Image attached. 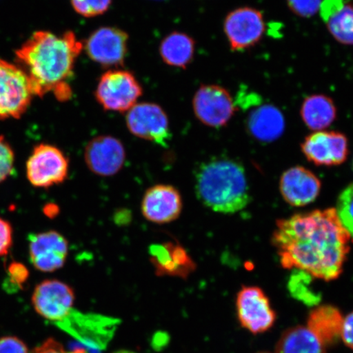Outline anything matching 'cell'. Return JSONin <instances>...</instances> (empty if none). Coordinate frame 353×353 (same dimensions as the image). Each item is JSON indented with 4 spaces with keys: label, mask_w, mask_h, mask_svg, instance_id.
I'll use <instances>...</instances> for the list:
<instances>
[{
    "label": "cell",
    "mask_w": 353,
    "mask_h": 353,
    "mask_svg": "<svg viewBox=\"0 0 353 353\" xmlns=\"http://www.w3.org/2000/svg\"><path fill=\"white\" fill-rule=\"evenodd\" d=\"M350 240L335 208L278 220L272 238L282 268L297 269L325 281L341 276Z\"/></svg>",
    "instance_id": "obj_1"
},
{
    "label": "cell",
    "mask_w": 353,
    "mask_h": 353,
    "mask_svg": "<svg viewBox=\"0 0 353 353\" xmlns=\"http://www.w3.org/2000/svg\"><path fill=\"white\" fill-rule=\"evenodd\" d=\"M83 44L72 32H34L16 52L17 65L28 77L34 96L54 94L59 101L72 98V77Z\"/></svg>",
    "instance_id": "obj_2"
},
{
    "label": "cell",
    "mask_w": 353,
    "mask_h": 353,
    "mask_svg": "<svg viewBox=\"0 0 353 353\" xmlns=\"http://www.w3.org/2000/svg\"><path fill=\"white\" fill-rule=\"evenodd\" d=\"M195 189L202 204L216 213H237L251 200L244 166L229 158H213L199 165Z\"/></svg>",
    "instance_id": "obj_3"
},
{
    "label": "cell",
    "mask_w": 353,
    "mask_h": 353,
    "mask_svg": "<svg viewBox=\"0 0 353 353\" xmlns=\"http://www.w3.org/2000/svg\"><path fill=\"white\" fill-rule=\"evenodd\" d=\"M34 92L19 65L0 59V120L19 119L30 107Z\"/></svg>",
    "instance_id": "obj_4"
},
{
    "label": "cell",
    "mask_w": 353,
    "mask_h": 353,
    "mask_svg": "<svg viewBox=\"0 0 353 353\" xmlns=\"http://www.w3.org/2000/svg\"><path fill=\"white\" fill-rule=\"evenodd\" d=\"M143 94L136 77L127 70H112L101 77L95 97L105 110L126 112L134 108Z\"/></svg>",
    "instance_id": "obj_5"
},
{
    "label": "cell",
    "mask_w": 353,
    "mask_h": 353,
    "mask_svg": "<svg viewBox=\"0 0 353 353\" xmlns=\"http://www.w3.org/2000/svg\"><path fill=\"white\" fill-rule=\"evenodd\" d=\"M68 174V158L52 145H35L26 162V176L35 188H48L63 183Z\"/></svg>",
    "instance_id": "obj_6"
},
{
    "label": "cell",
    "mask_w": 353,
    "mask_h": 353,
    "mask_svg": "<svg viewBox=\"0 0 353 353\" xmlns=\"http://www.w3.org/2000/svg\"><path fill=\"white\" fill-rule=\"evenodd\" d=\"M32 302L35 312L43 319L59 324L72 316L76 294L65 282L47 279L35 286Z\"/></svg>",
    "instance_id": "obj_7"
},
{
    "label": "cell",
    "mask_w": 353,
    "mask_h": 353,
    "mask_svg": "<svg viewBox=\"0 0 353 353\" xmlns=\"http://www.w3.org/2000/svg\"><path fill=\"white\" fill-rule=\"evenodd\" d=\"M236 307L241 325L251 334L267 332L275 324L276 312L267 294L258 286H243L236 295Z\"/></svg>",
    "instance_id": "obj_8"
},
{
    "label": "cell",
    "mask_w": 353,
    "mask_h": 353,
    "mask_svg": "<svg viewBox=\"0 0 353 353\" xmlns=\"http://www.w3.org/2000/svg\"><path fill=\"white\" fill-rule=\"evenodd\" d=\"M128 129L132 135L167 147L171 138L169 118L160 105L136 104L127 113Z\"/></svg>",
    "instance_id": "obj_9"
},
{
    "label": "cell",
    "mask_w": 353,
    "mask_h": 353,
    "mask_svg": "<svg viewBox=\"0 0 353 353\" xmlns=\"http://www.w3.org/2000/svg\"><path fill=\"white\" fill-rule=\"evenodd\" d=\"M265 28L263 13L250 7L229 12L223 23L224 33L232 51H244L254 47L261 41Z\"/></svg>",
    "instance_id": "obj_10"
},
{
    "label": "cell",
    "mask_w": 353,
    "mask_h": 353,
    "mask_svg": "<svg viewBox=\"0 0 353 353\" xmlns=\"http://www.w3.org/2000/svg\"><path fill=\"white\" fill-rule=\"evenodd\" d=\"M192 104L198 120L212 128L227 125L236 112L230 92L219 85H202L194 96Z\"/></svg>",
    "instance_id": "obj_11"
},
{
    "label": "cell",
    "mask_w": 353,
    "mask_h": 353,
    "mask_svg": "<svg viewBox=\"0 0 353 353\" xmlns=\"http://www.w3.org/2000/svg\"><path fill=\"white\" fill-rule=\"evenodd\" d=\"M129 37L123 30L101 28L92 32L85 43V51L90 59L103 68H118L125 63Z\"/></svg>",
    "instance_id": "obj_12"
},
{
    "label": "cell",
    "mask_w": 353,
    "mask_h": 353,
    "mask_svg": "<svg viewBox=\"0 0 353 353\" xmlns=\"http://www.w3.org/2000/svg\"><path fill=\"white\" fill-rule=\"evenodd\" d=\"M85 161L92 173L103 178L114 176L125 164V145L112 136L96 137L85 147Z\"/></svg>",
    "instance_id": "obj_13"
},
{
    "label": "cell",
    "mask_w": 353,
    "mask_h": 353,
    "mask_svg": "<svg viewBox=\"0 0 353 353\" xmlns=\"http://www.w3.org/2000/svg\"><path fill=\"white\" fill-rule=\"evenodd\" d=\"M308 161L319 166L343 164L348 157L347 137L337 131H317L309 134L301 144Z\"/></svg>",
    "instance_id": "obj_14"
},
{
    "label": "cell",
    "mask_w": 353,
    "mask_h": 353,
    "mask_svg": "<svg viewBox=\"0 0 353 353\" xmlns=\"http://www.w3.org/2000/svg\"><path fill=\"white\" fill-rule=\"evenodd\" d=\"M30 261L37 270L52 272L63 268L69 254V243L57 231L30 234L28 237Z\"/></svg>",
    "instance_id": "obj_15"
},
{
    "label": "cell",
    "mask_w": 353,
    "mask_h": 353,
    "mask_svg": "<svg viewBox=\"0 0 353 353\" xmlns=\"http://www.w3.org/2000/svg\"><path fill=\"white\" fill-rule=\"evenodd\" d=\"M183 210V199L171 185L157 184L147 190L141 203V211L149 222L166 224L178 219Z\"/></svg>",
    "instance_id": "obj_16"
},
{
    "label": "cell",
    "mask_w": 353,
    "mask_h": 353,
    "mask_svg": "<svg viewBox=\"0 0 353 353\" xmlns=\"http://www.w3.org/2000/svg\"><path fill=\"white\" fill-rule=\"evenodd\" d=\"M321 190V180L312 171L302 166L287 170L280 180L282 197L294 207L306 206L314 202L319 196Z\"/></svg>",
    "instance_id": "obj_17"
},
{
    "label": "cell",
    "mask_w": 353,
    "mask_h": 353,
    "mask_svg": "<svg viewBox=\"0 0 353 353\" xmlns=\"http://www.w3.org/2000/svg\"><path fill=\"white\" fill-rule=\"evenodd\" d=\"M247 128L250 134L259 142L272 143L284 134L285 117L275 105H262L250 113Z\"/></svg>",
    "instance_id": "obj_18"
},
{
    "label": "cell",
    "mask_w": 353,
    "mask_h": 353,
    "mask_svg": "<svg viewBox=\"0 0 353 353\" xmlns=\"http://www.w3.org/2000/svg\"><path fill=\"white\" fill-rule=\"evenodd\" d=\"M344 317L333 305H321L309 313L307 328L326 347L333 346L341 339Z\"/></svg>",
    "instance_id": "obj_19"
},
{
    "label": "cell",
    "mask_w": 353,
    "mask_h": 353,
    "mask_svg": "<svg viewBox=\"0 0 353 353\" xmlns=\"http://www.w3.org/2000/svg\"><path fill=\"white\" fill-rule=\"evenodd\" d=\"M302 120L309 130L322 131L331 125L337 117V108L334 101L324 94H313L303 101Z\"/></svg>",
    "instance_id": "obj_20"
},
{
    "label": "cell",
    "mask_w": 353,
    "mask_h": 353,
    "mask_svg": "<svg viewBox=\"0 0 353 353\" xmlns=\"http://www.w3.org/2000/svg\"><path fill=\"white\" fill-rule=\"evenodd\" d=\"M195 41L188 34L173 32L163 39L160 54L167 65L185 69L195 54Z\"/></svg>",
    "instance_id": "obj_21"
},
{
    "label": "cell",
    "mask_w": 353,
    "mask_h": 353,
    "mask_svg": "<svg viewBox=\"0 0 353 353\" xmlns=\"http://www.w3.org/2000/svg\"><path fill=\"white\" fill-rule=\"evenodd\" d=\"M275 353H326L325 347L305 326L287 329L278 341Z\"/></svg>",
    "instance_id": "obj_22"
},
{
    "label": "cell",
    "mask_w": 353,
    "mask_h": 353,
    "mask_svg": "<svg viewBox=\"0 0 353 353\" xmlns=\"http://www.w3.org/2000/svg\"><path fill=\"white\" fill-rule=\"evenodd\" d=\"M332 37L344 46H353V6L346 4L326 21Z\"/></svg>",
    "instance_id": "obj_23"
},
{
    "label": "cell",
    "mask_w": 353,
    "mask_h": 353,
    "mask_svg": "<svg viewBox=\"0 0 353 353\" xmlns=\"http://www.w3.org/2000/svg\"><path fill=\"white\" fill-rule=\"evenodd\" d=\"M335 210L343 227L353 239V183L341 193Z\"/></svg>",
    "instance_id": "obj_24"
},
{
    "label": "cell",
    "mask_w": 353,
    "mask_h": 353,
    "mask_svg": "<svg viewBox=\"0 0 353 353\" xmlns=\"http://www.w3.org/2000/svg\"><path fill=\"white\" fill-rule=\"evenodd\" d=\"M299 274L295 275L291 278L290 281V290L294 296L301 301L306 303L308 305H313L316 304L317 300L319 296H317L314 293H312L309 287L310 284V275L307 273L300 271Z\"/></svg>",
    "instance_id": "obj_25"
},
{
    "label": "cell",
    "mask_w": 353,
    "mask_h": 353,
    "mask_svg": "<svg viewBox=\"0 0 353 353\" xmlns=\"http://www.w3.org/2000/svg\"><path fill=\"white\" fill-rule=\"evenodd\" d=\"M70 2L78 14L85 17H94L107 12L112 0H70Z\"/></svg>",
    "instance_id": "obj_26"
},
{
    "label": "cell",
    "mask_w": 353,
    "mask_h": 353,
    "mask_svg": "<svg viewBox=\"0 0 353 353\" xmlns=\"http://www.w3.org/2000/svg\"><path fill=\"white\" fill-rule=\"evenodd\" d=\"M6 288L7 291L12 292L23 288V285L28 281L29 277L28 269L23 264L19 262H12L8 267Z\"/></svg>",
    "instance_id": "obj_27"
},
{
    "label": "cell",
    "mask_w": 353,
    "mask_h": 353,
    "mask_svg": "<svg viewBox=\"0 0 353 353\" xmlns=\"http://www.w3.org/2000/svg\"><path fill=\"white\" fill-rule=\"evenodd\" d=\"M14 162V152L3 137L0 136V183L12 174Z\"/></svg>",
    "instance_id": "obj_28"
},
{
    "label": "cell",
    "mask_w": 353,
    "mask_h": 353,
    "mask_svg": "<svg viewBox=\"0 0 353 353\" xmlns=\"http://www.w3.org/2000/svg\"><path fill=\"white\" fill-rule=\"evenodd\" d=\"M290 10L302 17H311L320 10L322 0H286Z\"/></svg>",
    "instance_id": "obj_29"
},
{
    "label": "cell",
    "mask_w": 353,
    "mask_h": 353,
    "mask_svg": "<svg viewBox=\"0 0 353 353\" xmlns=\"http://www.w3.org/2000/svg\"><path fill=\"white\" fill-rule=\"evenodd\" d=\"M0 353H30L29 348L23 341L16 336L0 338Z\"/></svg>",
    "instance_id": "obj_30"
},
{
    "label": "cell",
    "mask_w": 353,
    "mask_h": 353,
    "mask_svg": "<svg viewBox=\"0 0 353 353\" xmlns=\"http://www.w3.org/2000/svg\"><path fill=\"white\" fill-rule=\"evenodd\" d=\"M12 245V228L8 221L0 218V256L10 252Z\"/></svg>",
    "instance_id": "obj_31"
},
{
    "label": "cell",
    "mask_w": 353,
    "mask_h": 353,
    "mask_svg": "<svg viewBox=\"0 0 353 353\" xmlns=\"http://www.w3.org/2000/svg\"><path fill=\"white\" fill-rule=\"evenodd\" d=\"M344 6L343 0H322L320 12L322 19L325 22Z\"/></svg>",
    "instance_id": "obj_32"
},
{
    "label": "cell",
    "mask_w": 353,
    "mask_h": 353,
    "mask_svg": "<svg viewBox=\"0 0 353 353\" xmlns=\"http://www.w3.org/2000/svg\"><path fill=\"white\" fill-rule=\"evenodd\" d=\"M65 351L63 344L50 338L35 347L32 353H65Z\"/></svg>",
    "instance_id": "obj_33"
},
{
    "label": "cell",
    "mask_w": 353,
    "mask_h": 353,
    "mask_svg": "<svg viewBox=\"0 0 353 353\" xmlns=\"http://www.w3.org/2000/svg\"><path fill=\"white\" fill-rule=\"evenodd\" d=\"M341 339L347 347L353 350V312L344 317Z\"/></svg>",
    "instance_id": "obj_34"
},
{
    "label": "cell",
    "mask_w": 353,
    "mask_h": 353,
    "mask_svg": "<svg viewBox=\"0 0 353 353\" xmlns=\"http://www.w3.org/2000/svg\"><path fill=\"white\" fill-rule=\"evenodd\" d=\"M65 353H87V352L85 350H82V348H77V350L72 351H65Z\"/></svg>",
    "instance_id": "obj_35"
},
{
    "label": "cell",
    "mask_w": 353,
    "mask_h": 353,
    "mask_svg": "<svg viewBox=\"0 0 353 353\" xmlns=\"http://www.w3.org/2000/svg\"><path fill=\"white\" fill-rule=\"evenodd\" d=\"M113 353H137V352H135L134 351H130V350H119V351L114 352Z\"/></svg>",
    "instance_id": "obj_36"
},
{
    "label": "cell",
    "mask_w": 353,
    "mask_h": 353,
    "mask_svg": "<svg viewBox=\"0 0 353 353\" xmlns=\"http://www.w3.org/2000/svg\"><path fill=\"white\" fill-rule=\"evenodd\" d=\"M256 353H272V352H256Z\"/></svg>",
    "instance_id": "obj_37"
},
{
    "label": "cell",
    "mask_w": 353,
    "mask_h": 353,
    "mask_svg": "<svg viewBox=\"0 0 353 353\" xmlns=\"http://www.w3.org/2000/svg\"><path fill=\"white\" fill-rule=\"evenodd\" d=\"M157 1H161V0H157Z\"/></svg>",
    "instance_id": "obj_38"
},
{
    "label": "cell",
    "mask_w": 353,
    "mask_h": 353,
    "mask_svg": "<svg viewBox=\"0 0 353 353\" xmlns=\"http://www.w3.org/2000/svg\"><path fill=\"white\" fill-rule=\"evenodd\" d=\"M352 168H353V161H352Z\"/></svg>",
    "instance_id": "obj_39"
}]
</instances>
